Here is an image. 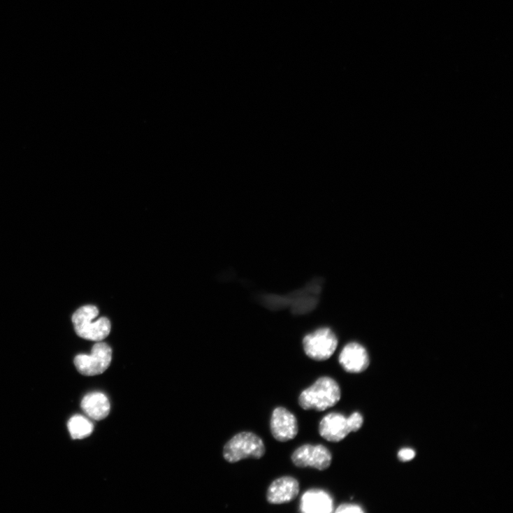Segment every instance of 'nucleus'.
<instances>
[{
	"mask_svg": "<svg viewBox=\"0 0 513 513\" xmlns=\"http://www.w3.org/2000/svg\"><path fill=\"white\" fill-rule=\"evenodd\" d=\"M303 345L308 357L321 361L331 358L338 348V340L331 328L323 327L306 335Z\"/></svg>",
	"mask_w": 513,
	"mask_h": 513,
	"instance_id": "20e7f679",
	"label": "nucleus"
},
{
	"mask_svg": "<svg viewBox=\"0 0 513 513\" xmlns=\"http://www.w3.org/2000/svg\"><path fill=\"white\" fill-rule=\"evenodd\" d=\"M291 459L297 467H310L323 471L331 467L333 455L324 445H305L293 452Z\"/></svg>",
	"mask_w": 513,
	"mask_h": 513,
	"instance_id": "423d86ee",
	"label": "nucleus"
},
{
	"mask_svg": "<svg viewBox=\"0 0 513 513\" xmlns=\"http://www.w3.org/2000/svg\"><path fill=\"white\" fill-rule=\"evenodd\" d=\"M266 453V448L263 439L249 431L234 435L224 449V457L231 463L247 458L261 459Z\"/></svg>",
	"mask_w": 513,
	"mask_h": 513,
	"instance_id": "7ed1b4c3",
	"label": "nucleus"
},
{
	"mask_svg": "<svg viewBox=\"0 0 513 513\" xmlns=\"http://www.w3.org/2000/svg\"><path fill=\"white\" fill-rule=\"evenodd\" d=\"M300 510L303 513H331L334 510V500L324 490L310 489L301 497Z\"/></svg>",
	"mask_w": 513,
	"mask_h": 513,
	"instance_id": "9b49d317",
	"label": "nucleus"
},
{
	"mask_svg": "<svg viewBox=\"0 0 513 513\" xmlns=\"http://www.w3.org/2000/svg\"><path fill=\"white\" fill-rule=\"evenodd\" d=\"M68 429L73 439H84L91 435L94 425L85 417L75 415L69 419Z\"/></svg>",
	"mask_w": 513,
	"mask_h": 513,
	"instance_id": "ddd939ff",
	"label": "nucleus"
},
{
	"mask_svg": "<svg viewBox=\"0 0 513 513\" xmlns=\"http://www.w3.org/2000/svg\"><path fill=\"white\" fill-rule=\"evenodd\" d=\"M398 456L400 461L407 462L415 458L416 452L412 449H403L398 452Z\"/></svg>",
	"mask_w": 513,
	"mask_h": 513,
	"instance_id": "dca6fc26",
	"label": "nucleus"
},
{
	"mask_svg": "<svg viewBox=\"0 0 513 513\" xmlns=\"http://www.w3.org/2000/svg\"><path fill=\"white\" fill-rule=\"evenodd\" d=\"M113 359V349L107 344H95L90 355L79 354L75 359L78 371L84 376L93 377L103 374Z\"/></svg>",
	"mask_w": 513,
	"mask_h": 513,
	"instance_id": "39448f33",
	"label": "nucleus"
},
{
	"mask_svg": "<svg viewBox=\"0 0 513 513\" xmlns=\"http://www.w3.org/2000/svg\"><path fill=\"white\" fill-rule=\"evenodd\" d=\"M299 493V482L291 476H282L270 485L266 499L270 504L281 505L294 500Z\"/></svg>",
	"mask_w": 513,
	"mask_h": 513,
	"instance_id": "9d476101",
	"label": "nucleus"
},
{
	"mask_svg": "<svg viewBox=\"0 0 513 513\" xmlns=\"http://www.w3.org/2000/svg\"><path fill=\"white\" fill-rule=\"evenodd\" d=\"M341 397L339 384L331 377H321L301 393L298 403L304 410L324 412L337 405Z\"/></svg>",
	"mask_w": 513,
	"mask_h": 513,
	"instance_id": "f257e3e1",
	"label": "nucleus"
},
{
	"mask_svg": "<svg viewBox=\"0 0 513 513\" xmlns=\"http://www.w3.org/2000/svg\"><path fill=\"white\" fill-rule=\"evenodd\" d=\"M270 426L272 435L280 442L291 441L298 435L299 431L296 417L282 407L273 410Z\"/></svg>",
	"mask_w": 513,
	"mask_h": 513,
	"instance_id": "0eeeda50",
	"label": "nucleus"
},
{
	"mask_svg": "<svg viewBox=\"0 0 513 513\" xmlns=\"http://www.w3.org/2000/svg\"><path fill=\"white\" fill-rule=\"evenodd\" d=\"M348 419L352 432L358 431L363 426V418L359 412L353 413Z\"/></svg>",
	"mask_w": 513,
	"mask_h": 513,
	"instance_id": "2eb2a0df",
	"label": "nucleus"
},
{
	"mask_svg": "<svg viewBox=\"0 0 513 513\" xmlns=\"http://www.w3.org/2000/svg\"><path fill=\"white\" fill-rule=\"evenodd\" d=\"M339 362L345 372L359 374L369 368L370 360L368 351L362 345L351 342L341 352Z\"/></svg>",
	"mask_w": 513,
	"mask_h": 513,
	"instance_id": "1a4fd4ad",
	"label": "nucleus"
},
{
	"mask_svg": "<svg viewBox=\"0 0 513 513\" xmlns=\"http://www.w3.org/2000/svg\"><path fill=\"white\" fill-rule=\"evenodd\" d=\"M98 315L99 310L94 305L82 307L73 315L72 322L80 338L98 342L108 336L111 332V322L106 317L93 321Z\"/></svg>",
	"mask_w": 513,
	"mask_h": 513,
	"instance_id": "f03ea898",
	"label": "nucleus"
},
{
	"mask_svg": "<svg viewBox=\"0 0 513 513\" xmlns=\"http://www.w3.org/2000/svg\"><path fill=\"white\" fill-rule=\"evenodd\" d=\"M337 513H363L362 507L356 504L343 503L338 507L335 510Z\"/></svg>",
	"mask_w": 513,
	"mask_h": 513,
	"instance_id": "4468645a",
	"label": "nucleus"
},
{
	"mask_svg": "<svg viewBox=\"0 0 513 513\" xmlns=\"http://www.w3.org/2000/svg\"><path fill=\"white\" fill-rule=\"evenodd\" d=\"M352 432L349 419L332 412L324 416L319 425V435L328 442L338 443Z\"/></svg>",
	"mask_w": 513,
	"mask_h": 513,
	"instance_id": "6e6552de",
	"label": "nucleus"
},
{
	"mask_svg": "<svg viewBox=\"0 0 513 513\" xmlns=\"http://www.w3.org/2000/svg\"><path fill=\"white\" fill-rule=\"evenodd\" d=\"M81 407L89 418L96 421L106 418L111 409L108 398L100 392L86 395L82 400Z\"/></svg>",
	"mask_w": 513,
	"mask_h": 513,
	"instance_id": "f8f14e48",
	"label": "nucleus"
}]
</instances>
